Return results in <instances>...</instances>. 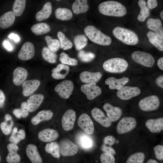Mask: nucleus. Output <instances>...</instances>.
Returning a JSON list of instances; mask_svg holds the SVG:
<instances>
[{
  "label": "nucleus",
  "mask_w": 163,
  "mask_h": 163,
  "mask_svg": "<svg viewBox=\"0 0 163 163\" xmlns=\"http://www.w3.org/2000/svg\"><path fill=\"white\" fill-rule=\"evenodd\" d=\"M99 12L104 15L117 17H121L127 13L125 6L120 2L114 1L103 2L98 6Z\"/></svg>",
  "instance_id": "f257e3e1"
},
{
  "label": "nucleus",
  "mask_w": 163,
  "mask_h": 163,
  "mask_svg": "<svg viewBox=\"0 0 163 163\" xmlns=\"http://www.w3.org/2000/svg\"><path fill=\"white\" fill-rule=\"evenodd\" d=\"M84 31L90 40L95 43L107 46L111 43L112 39L110 37L104 34L94 26H86Z\"/></svg>",
  "instance_id": "f03ea898"
},
{
  "label": "nucleus",
  "mask_w": 163,
  "mask_h": 163,
  "mask_svg": "<svg viewBox=\"0 0 163 163\" xmlns=\"http://www.w3.org/2000/svg\"><path fill=\"white\" fill-rule=\"evenodd\" d=\"M114 36L123 43L128 45H134L139 42L136 34L129 29L120 27H115L112 31Z\"/></svg>",
  "instance_id": "7ed1b4c3"
},
{
  "label": "nucleus",
  "mask_w": 163,
  "mask_h": 163,
  "mask_svg": "<svg viewBox=\"0 0 163 163\" xmlns=\"http://www.w3.org/2000/svg\"><path fill=\"white\" fill-rule=\"evenodd\" d=\"M128 64L124 59L114 58L108 59L103 63V67L106 71L112 73H120L125 71Z\"/></svg>",
  "instance_id": "20e7f679"
},
{
  "label": "nucleus",
  "mask_w": 163,
  "mask_h": 163,
  "mask_svg": "<svg viewBox=\"0 0 163 163\" xmlns=\"http://www.w3.org/2000/svg\"><path fill=\"white\" fill-rule=\"evenodd\" d=\"M159 98L155 95H152L141 99L139 102V108L144 111H150L157 110L159 107Z\"/></svg>",
  "instance_id": "39448f33"
},
{
  "label": "nucleus",
  "mask_w": 163,
  "mask_h": 163,
  "mask_svg": "<svg viewBox=\"0 0 163 163\" xmlns=\"http://www.w3.org/2000/svg\"><path fill=\"white\" fill-rule=\"evenodd\" d=\"M131 56L136 62L146 67H152L155 62L153 56L150 54L145 52L136 51L132 53Z\"/></svg>",
  "instance_id": "423d86ee"
},
{
  "label": "nucleus",
  "mask_w": 163,
  "mask_h": 163,
  "mask_svg": "<svg viewBox=\"0 0 163 163\" xmlns=\"http://www.w3.org/2000/svg\"><path fill=\"white\" fill-rule=\"evenodd\" d=\"M136 124V121L134 118L123 117L120 120L117 125V131L120 134L126 133L134 129Z\"/></svg>",
  "instance_id": "0eeeda50"
},
{
  "label": "nucleus",
  "mask_w": 163,
  "mask_h": 163,
  "mask_svg": "<svg viewBox=\"0 0 163 163\" xmlns=\"http://www.w3.org/2000/svg\"><path fill=\"white\" fill-rule=\"evenodd\" d=\"M74 87L72 81L66 80L57 84L55 87L54 90L61 97L67 99L72 94Z\"/></svg>",
  "instance_id": "6e6552de"
},
{
  "label": "nucleus",
  "mask_w": 163,
  "mask_h": 163,
  "mask_svg": "<svg viewBox=\"0 0 163 163\" xmlns=\"http://www.w3.org/2000/svg\"><path fill=\"white\" fill-rule=\"evenodd\" d=\"M60 153L64 156L74 155L78 152V145L70 140L65 139L61 141L59 145Z\"/></svg>",
  "instance_id": "1a4fd4ad"
},
{
  "label": "nucleus",
  "mask_w": 163,
  "mask_h": 163,
  "mask_svg": "<svg viewBox=\"0 0 163 163\" xmlns=\"http://www.w3.org/2000/svg\"><path fill=\"white\" fill-rule=\"evenodd\" d=\"M141 92L140 88L138 87L125 86L117 91V95L121 100H127L139 95Z\"/></svg>",
  "instance_id": "9d476101"
},
{
  "label": "nucleus",
  "mask_w": 163,
  "mask_h": 163,
  "mask_svg": "<svg viewBox=\"0 0 163 163\" xmlns=\"http://www.w3.org/2000/svg\"><path fill=\"white\" fill-rule=\"evenodd\" d=\"M81 90L86 95L88 99L90 100L95 99L102 92L101 88L95 82L82 85L81 86Z\"/></svg>",
  "instance_id": "9b49d317"
},
{
  "label": "nucleus",
  "mask_w": 163,
  "mask_h": 163,
  "mask_svg": "<svg viewBox=\"0 0 163 163\" xmlns=\"http://www.w3.org/2000/svg\"><path fill=\"white\" fill-rule=\"evenodd\" d=\"M78 126L87 134H92L94 131V126L93 121L90 117L86 113L81 114L78 120Z\"/></svg>",
  "instance_id": "f8f14e48"
},
{
  "label": "nucleus",
  "mask_w": 163,
  "mask_h": 163,
  "mask_svg": "<svg viewBox=\"0 0 163 163\" xmlns=\"http://www.w3.org/2000/svg\"><path fill=\"white\" fill-rule=\"evenodd\" d=\"M76 119L75 111L69 109L66 111L62 119V125L63 129L66 131H70L73 128Z\"/></svg>",
  "instance_id": "ddd939ff"
},
{
  "label": "nucleus",
  "mask_w": 163,
  "mask_h": 163,
  "mask_svg": "<svg viewBox=\"0 0 163 163\" xmlns=\"http://www.w3.org/2000/svg\"><path fill=\"white\" fill-rule=\"evenodd\" d=\"M35 53L34 45L30 42H26L22 46L18 55V58L22 60H27L32 58Z\"/></svg>",
  "instance_id": "4468645a"
},
{
  "label": "nucleus",
  "mask_w": 163,
  "mask_h": 163,
  "mask_svg": "<svg viewBox=\"0 0 163 163\" xmlns=\"http://www.w3.org/2000/svg\"><path fill=\"white\" fill-rule=\"evenodd\" d=\"M103 107L107 117L111 122L116 121L121 117L122 111L120 108L113 106L108 103L105 104Z\"/></svg>",
  "instance_id": "2eb2a0df"
},
{
  "label": "nucleus",
  "mask_w": 163,
  "mask_h": 163,
  "mask_svg": "<svg viewBox=\"0 0 163 163\" xmlns=\"http://www.w3.org/2000/svg\"><path fill=\"white\" fill-rule=\"evenodd\" d=\"M91 113L94 119L102 126L109 127L111 126L112 122L100 109L97 107L93 108L91 111Z\"/></svg>",
  "instance_id": "dca6fc26"
},
{
  "label": "nucleus",
  "mask_w": 163,
  "mask_h": 163,
  "mask_svg": "<svg viewBox=\"0 0 163 163\" xmlns=\"http://www.w3.org/2000/svg\"><path fill=\"white\" fill-rule=\"evenodd\" d=\"M40 84V82L37 79L25 81L22 85L23 94L26 97L31 95L37 90Z\"/></svg>",
  "instance_id": "f3484780"
},
{
  "label": "nucleus",
  "mask_w": 163,
  "mask_h": 163,
  "mask_svg": "<svg viewBox=\"0 0 163 163\" xmlns=\"http://www.w3.org/2000/svg\"><path fill=\"white\" fill-rule=\"evenodd\" d=\"M44 99L43 95L40 94L31 95L27 100V103L29 112H33L39 107Z\"/></svg>",
  "instance_id": "a211bd4d"
},
{
  "label": "nucleus",
  "mask_w": 163,
  "mask_h": 163,
  "mask_svg": "<svg viewBox=\"0 0 163 163\" xmlns=\"http://www.w3.org/2000/svg\"><path fill=\"white\" fill-rule=\"evenodd\" d=\"M59 134L56 130L47 128L40 131L38 134L39 139L43 142H50L58 138Z\"/></svg>",
  "instance_id": "6ab92c4d"
},
{
  "label": "nucleus",
  "mask_w": 163,
  "mask_h": 163,
  "mask_svg": "<svg viewBox=\"0 0 163 163\" xmlns=\"http://www.w3.org/2000/svg\"><path fill=\"white\" fill-rule=\"evenodd\" d=\"M129 81V78L125 76L117 79L113 77H110L107 79L105 81V84L108 85L109 88L111 90H120Z\"/></svg>",
  "instance_id": "aec40b11"
},
{
  "label": "nucleus",
  "mask_w": 163,
  "mask_h": 163,
  "mask_svg": "<svg viewBox=\"0 0 163 163\" xmlns=\"http://www.w3.org/2000/svg\"><path fill=\"white\" fill-rule=\"evenodd\" d=\"M8 153L6 160L8 163H18L21 160V157L17 153L19 147L16 144L13 143L8 144L7 146Z\"/></svg>",
  "instance_id": "412c9836"
},
{
  "label": "nucleus",
  "mask_w": 163,
  "mask_h": 163,
  "mask_svg": "<svg viewBox=\"0 0 163 163\" xmlns=\"http://www.w3.org/2000/svg\"><path fill=\"white\" fill-rule=\"evenodd\" d=\"M145 125L151 132L160 133L163 130V118L149 119L146 121Z\"/></svg>",
  "instance_id": "4be33fe9"
},
{
  "label": "nucleus",
  "mask_w": 163,
  "mask_h": 163,
  "mask_svg": "<svg viewBox=\"0 0 163 163\" xmlns=\"http://www.w3.org/2000/svg\"><path fill=\"white\" fill-rule=\"evenodd\" d=\"M102 74L100 72H91L84 71L81 73L79 78L81 81L84 83H96L101 78Z\"/></svg>",
  "instance_id": "5701e85b"
},
{
  "label": "nucleus",
  "mask_w": 163,
  "mask_h": 163,
  "mask_svg": "<svg viewBox=\"0 0 163 163\" xmlns=\"http://www.w3.org/2000/svg\"><path fill=\"white\" fill-rule=\"evenodd\" d=\"M27 155L32 163H42V158L37 147L33 144H29L26 148Z\"/></svg>",
  "instance_id": "b1692460"
},
{
  "label": "nucleus",
  "mask_w": 163,
  "mask_h": 163,
  "mask_svg": "<svg viewBox=\"0 0 163 163\" xmlns=\"http://www.w3.org/2000/svg\"><path fill=\"white\" fill-rule=\"evenodd\" d=\"M28 75V73L26 69L22 67H18L13 72V82L16 85H20L25 81Z\"/></svg>",
  "instance_id": "393cba45"
},
{
  "label": "nucleus",
  "mask_w": 163,
  "mask_h": 163,
  "mask_svg": "<svg viewBox=\"0 0 163 163\" xmlns=\"http://www.w3.org/2000/svg\"><path fill=\"white\" fill-rule=\"evenodd\" d=\"M148 27L163 38V28L161 20L158 18H150L147 22Z\"/></svg>",
  "instance_id": "a878e982"
},
{
  "label": "nucleus",
  "mask_w": 163,
  "mask_h": 163,
  "mask_svg": "<svg viewBox=\"0 0 163 163\" xmlns=\"http://www.w3.org/2000/svg\"><path fill=\"white\" fill-rule=\"evenodd\" d=\"M69 71V66L62 64H59L56 68L52 70L51 76L56 79H61L65 78Z\"/></svg>",
  "instance_id": "bb28decb"
},
{
  "label": "nucleus",
  "mask_w": 163,
  "mask_h": 163,
  "mask_svg": "<svg viewBox=\"0 0 163 163\" xmlns=\"http://www.w3.org/2000/svg\"><path fill=\"white\" fill-rule=\"evenodd\" d=\"M53 115V112L50 110H43L39 111L31 119V122L34 125H37L41 122L50 120Z\"/></svg>",
  "instance_id": "cd10ccee"
},
{
  "label": "nucleus",
  "mask_w": 163,
  "mask_h": 163,
  "mask_svg": "<svg viewBox=\"0 0 163 163\" xmlns=\"http://www.w3.org/2000/svg\"><path fill=\"white\" fill-rule=\"evenodd\" d=\"M15 16L13 11H8L0 17V27L5 29L9 27L14 23Z\"/></svg>",
  "instance_id": "c85d7f7f"
},
{
  "label": "nucleus",
  "mask_w": 163,
  "mask_h": 163,
  "mask_svg": "<svg viewBox=\"0 0 163 163\" xmlns=\"http://www.w3.org/2000/svg\"><path fill=\"white\" fill-rule=\"evenodd\" d=\"M52 11V3L50 2H47L45 4L41 10L37 13L36 19L38 21L46 19L50 17Z\"/></svg>",
  "instance_id": "c756f323"
},
{
  "label": "nucleus",
  "mask_w": 163,
  "mask_h": 163,
  "mask_svg": "<svg viewBox=\"0 0 163 163\" xmlns=\"http://www.w3.org/2000/svg\"><path fill=\"white\" fill-rule=\"evenodd\" d=\"M87 0H76L72 5L74 13L78 14L85 13L88 11L89 6Z\"/></svg>",
  "instance_id": "7c9ffc66"
},
{
  "label": "nucleus",
  "mask_w": 163,
  "mask_h": 163,
  "mask_svg": "<svg viewBox=\"0 0 163 163\" xmlns=\"http://www.w3.org/2000/svg\"><path fill=\"white\" fill-rule=\"evenodd\" d=\"M147 36L150 43L160 51H163V38L152 31H148Z\"/></svg>",
  "instance_id": "2f4dec72"
},
{
  "label": "nucleus",
  "mask_w": 163,
  "mask_h": 163,
  "mask_svg": "<svg viewBox=\"0 0 163 163\" xmlns=\"http://www.w3.org/2000/svg\"><path fill=\"white\" fill-rule=\"evenodd\" d=\"M4 118V121L0 123V128L4 134L8 135L11 133L14 122L11 116L9 114L5 115Z\"/></svg>",
  "instance_id": "473e14b6"
},
{
  "label": "nucleus",
  "mask_w": 163,
  "mask_h": 163,
  "mask_svg": "<svg viewBox=\"0 0 163 163\" xmlns=\"http://www.w3.org/2000/svg\"><path fill=\"white\" fill-rule=\"evenodd\" d=\"M56 18L62 21L70 20L73 16V14L69 9L65 8H59L55 11Z\"/></svg>",
  "instance_id": "72a5a7b5"
},
{
  "label": "nucleus",
  "mask_w": 163,
  "mask_h": 163,
  "mask_svg": "<svg viewBox=\"0 0 163 163\" xmlns=\"http://www.w3.org/2000/svg\"><path fill=\"white\" fill-rule=\"evenodd\" d=\"M50 25L45 23H40L35 24L31 28L32 32L38 35L47 33L50 31Z\"/></svg>",
  "instance_id": "f704fd0d"
},
{
  "label": "nucleus",
  "mask_w": 163,
  "mask_h": 163,
  "mask_svg": "<svg viewBox=\"0 0 163 163\" xmlns=\"http://www.w3.org/2000/svg\"><path fill=\"white\" fill-rule=\"evenodd\" d=\"M138 4L140 8V11L137 17V19L140 21L143 22L149 16L150 14L149 9L145 0H139Z\"/></svg>",
  "instance_id": "c9c22d12"
},
{
  "label": "nucleus",
  "mask_w": 163,
  "mask_h": 163,
  "mask_svg": "<svg viewBox=\"0 0 163 163\" xmlns=\"http://www.w3.org/2000/svg\"><path fill=\"white\" fill-rule=\"evenodd\" d=\"M25 137V133L24 130L21 129L18 131L17 128L15 127L13 129L9 140L12 143L16 144L20 142L21 140L24 139Z\"/></svg>",
  "instance_id": "e433bc0d"
},
{
  "label": "nucleus",
  "mask_w": 163,
  "mask_h": 163,
  "mask_svg": "<svg viewBox=\"0 0 163 163\" xmlns=\"http://www.w3.org/2000/svg\"><path fill=\"white\" fill-rule=\"evenodd\" d=\"M45 151L54 157L59 158L60 156L59 145L56 142L47 143L45 147Z\"/></svg>",
  "instance_id": "4c0bfd02"
},
{
  "label": "nucleus",
  "mask_w": 163,
  "mask_h": 163,
  "mask_svg": "<svg viewBox=\"0 0 163 163\" xmlns=\"http://www.w3.org/2000/svg\"><path fill=\"white\" fill-rule=\"evenodd\" d=\"M42 56L44 60L50 63H54L56 61V54L47 47H44L43 48Z\"/></svg>",
  "instance_id": "58836bf2"
},
{
  "label": "nucleus",
  "mask_w": 163,
  "mask_h": 163,
  "mask_svg": "<svg viewBox=\"0 0 163 163\" xmlns=\"http://www.w3.org/2000/svg\"><path fill=\"white\" fill-rule=\"evenodd\" d=\"M57 36L60 44V48L64 50L71 48L73 46L72 42L68 39L65 34L61 31L57 33Z\"/></svg>",
  "instance_id": "ea45409f"
},
{
  "label": "nucleus",
  "mask_w": 163,
  "mask_h": 163,
  "mask_svg": "<svg viewBox=\"0 0 163 163\" xmlns=\"http://www.w3.org/2000/svg\"><path fill=\"white\" fill-rule=\"evenodd\" d=\"M26 0H16L14 2L13 7V12L15 16H19L24 11L26 5Z\"/></svg>",
  "instance_id": "a19ab883"
},
{
  "label": "nucleus",
  "mask_w": 163,
  "mask_h": 163,
  "mask_svg": "<svg viewBox=\"0 0 163 163\" xmlns=\"http://www.w3.org/2000/svg\"><path fill=\"white\" fill-rule=\"evenodd\" d=\"M75 48L77 50H81L87 45L88 39L83 34H79L75 36L74 39Z\"/></svg>",
  "instance_id": "79ce46f5"
},
{
  "label": "nucleus",
  "mask_w": 163,
  "mask_h": 163,
  "mask_svg": "<svg viewBox=\"0 0 163 163\" xmlns=\"http://www.w3.org/2000/svg\"><path fill=\"white\" fill-rule=\"evenodd\" d=\"M45 39L46 41L48 48L51 51L55 53L59 49L60 44L58 40L52 39V37L49 36H45Z\"/></svg>",
  "instance_id": "37998d69"
},
{
  "label": "nucleus",
  "mask_w": 163,
  "mask_h": 163,
  "mask_svg": "<svg viewBox=\"0 0 163 163\" xmlns=\"http://www.w3.org/2000/svg\"><path fill=\"white\" fill-rule=\"evenodd\" d=\"M145 158V154L141 152H137L130 155L126 163H143Z\"/></svg>",
  "instance_id": "c03bdc74"
},
{
  "label": "nucleus",
  "mask_w": 163,
  "mask_h": 163,
  "mask_svg": "<svg viewBox=\"0 0 163 163\" xmlns=\"http://www.w3.org/2000/svg\"><path fill=\"white\" fill-rule=\"evenodd\" d=\"M60 56L59 60L62 64L72 66H75L78 64V61L76 59L70 57L64 52L61 53Z\"/></svg>",
  "instance_id": "a18cd8bd"
},
{
  "label": "nucleus",
  "mask_w": 163,
  "mask_h": 163,
  "mask_svg": "<svg viewBox=\"0 0 163 163\" xmlns=\"http://www.w3.org/2000/svg\"><path fill=\"white\" fill-rule=\"evenodd\" d=\"M78 56L81 61L85 62L91 61L95 57V55L93 53L89 52H85L83 50H81L79 52Z\"/></svg>",
  "instance_id": "49530a36"
},
{
  "label": "nucleus",
  "mask_w": 163,
  "mask_h": 163,
  "mask_svg": "<svg viewBox=\"0 0 163 163\" xmlns=\"http://www.w3.org/2000/svg\"><path fill=\"white\" fill-rule=\"evenodd\" d=\"M100 158L102 163H115V158L112 155L103 153L101 155Z\"/></svg>",
  "instance_id": "de8ad7c7"
},
{
  "label": "nucleus",
  "mask_w": 163,
  "mask_h": 163,
  "mask_svg": "<svg viewBox=\"0 0 163 163\" xmlns=\"http://www.w3.org/2000/svg\"><path fill=\"white\" fill-rule=\"evenodd\" d=\"M156 158L158 160L163 159V146L158 145L155 146L153 149Z\"/></svg>",
  "instance_id": "09e8293b"
},
{
  "label": "nucleus",
  "mask_w": 163,
  "mask_h": 163,
  "mask_svg": "<svg viewBox=\"0 0 163 163\" xmlns=\"http://www.w3.org/2000/svg\"><path fill=\"white\" fill-rule=\"evenodd\" d=\"M80 143L82 147L85 148H90L92 145L91 140L90 138L86 136H83L81 138Z\"/></svg>",
  "instance_id": "8fccbe9b"
},
{
  "label": "nucleus",
  "mask_w": 163,
  "mask_h": 163,
  "mask_svg": "<svg viewBox=\"0 0 163 163\" xmlns=\"http://www.w3.org/2000/svg\"><path fill=\"white\" fill-rule=\"evenodd\" d=\"M20 109L21 117L23 118L26 117L29 114V111L27 102H23L21 105Z\"/></svg>",
  "instance_id": "3c124183"
},
{
  "label": "nucleus",
  "mask_w": 163,
  "mask_h": 163,
  "mask_svg": "<svg viewBox=\"0 0 163 163\" xmlns=\"http://www.w3.org/2000/svg\"><path fill=\"white\" fill-rule=\"evenodd\" d=\"M101 150L104 153L110 154L113 155L116 154V151L111 146L103 144L101 146Z\"/></svg>",
  "instance_id": "603ef678"
},
{
  "label": "nucleus",
  "mask_w": 163,
  "mask_h": 163,
  "mask_svg": "<svg viewBox=\"0 0 163 163\" xmlns=\"http://www.w3.org/2000/svg\"><path fill=\"white\" fill-rule=\"evenodd\" d=\"M115 137L111 135L107 136L103 139L104 144L111 146L113 145L115 142Z\"/></svg>",
  "instance_id": "864d4df0"
},
{
  "label": "nucleus",
  "mask_w": 163,
  "mask_h": 163,
  "mask_svg": "<svg viewBox=\"0 0 163 163\" xmlns=\"http://www.w3.org/2000/svg\"><path fill=\"white\" fill-rule=\"evenodd\" d=\"M147 5L149 9H153L157 6V1L156 0H148L147 1Z\"/></svg>",
  "instance_id": "5fc2aeb1"
},
{
  "label": "nucleus",
  "mask_w": 163,
  "mask_h": 163,
  "mask_svg": "<svg viewBox=\"0 0 163 163\" xmlns=\"http://www.w3.org/2000/svg\"><path fill=\"white\" fill-rule=\"evenodd\" d=\"M3 45L4 47L8 51H11L13 49L12 45L9 42L8 39L7 40H5L3 41Z\"/></svg>",
  "instance_id": "6e6d98bb"
},
{
  "label": "nucleus",
  "mask_w": 163,
  "mask_h": 163,
  "mask_svg": "<svg viewBox=\"0 0 163 163\" xmlns=\"http://www.w3.org/2000/svg\"><path fill=\"white\" fill-rule=\"evenodd\" d=\"M5 100V97L3 92L0 90V108H2L4 106Z\"/></svg>",
  "instance_id": "4d7b16f0"
},
{
  "label": "nucleus",
  "mask_w": 163,
  "mask_h": 163,
  "mask_svg": "<svg viewBox=\"0 0 163 163\" xmlns=\"http://www.w3.org/2000/svg\"><path fill=\"white\" fill-rule=\"evenodd\" d=\"M155 82L157 85L159 87L163 88V76L160 75L156 79Z\"/></svg>",
  "instance_id": "13d9d810"
},
{
  "label": "nucleus",
  "mask_w": 163,
  "mask_h": 163,
  "mask_svg": "<svg viewBox=\"0 0 163 163\" xmlns=\"http://www.w3.org/2000/svg\"><path fill=\"white\" fill-rule=\"evenodd\" d=\"M9 38L12 39L15 42H18L20 40V38L19 36L15 34L12 33L10 34L8 36Z\"/></svg>",
  "instance_id": "bf43d9fd"
},
{
  "label": "nucleus",
  "mask_w": 163,
  "mask_h": 163,
  "mask_svg": "<svg viewBox=\"0 0 163 163\" xmlns=\"http://www.w3.org/2000/svg\"><path fill=\"white\" fill-rule=\"evenodd\" d=\"M157 65L158 68L161 70H163V57H161L158 60Z\"/></svg>",
  "instance_id": "052dcab7"
},
{
  "label": "nucleus",
  "mask_w": 163,
  "mask_h": 163,
  "mask_svg": "<svg viewBox=\"0 0 163 163\" xmlns=\"http://www.w3.org/2000/svg\"><path fill=\"white\" fill-rule=\"evenodd\" d=\"M13 113L18 118H20L21 117L20 109L19 108L14 109L13 111Z\"/></svg>",
  "instance_id": "680f3d73"
},
{
  "label": "nucleus",
  "mask_w": 163,
  "mask_h": 163,
  "mask_svg": "<svg viewBox=\"0 0 163 163\" xmlns=\"http://www.w3.org/2000/svg\"><path fill=\"white\" fill-rule=\"evenodd\" d=\"M146 163H158L157 161L154 159H150L148 160Z\"/></svg>",
  "instance_id": "e2e57ef3"
},
{
  "label": "nucleus",
  "mask_w": 163,
  "mask_h": 163,
  "mask_svg": "<svg viewBox=\"0 0 163 163\" xmlns=\"http://www.w3.org/2000/svg\"><path fill=\"white\" fill-rule=\"evenodd\" d=\"M160 17L162 20H163V11H161L160 13Z\"/></svg>",
  "instance_id": "0e129e2a"
},
{
  "label": "nucleus",
  "mask_w": 163,
  "mask_h": 163,
  "mask_svg": "<svg viewBox=\"0 0 163 163\" xmlns=\"http://www.w3.org/2000/svg\"><path fill=\"white\" fill-rule=\"evenodd\" d=\"M1 155L0 154V162H1Z\"/></svg>",
  "instance_id": "69168bd1"
},
{
  "label": "nucleus",
  "mask_w": 163,
  "mask_h": 163,
  "mask_svg": "<svg viewBox=\"0 0 163 163\" xmlns=\"http://www.w3.org/2000/svg\"></svg>",
  "instance_id": "338daca9"
}]
</instances>
